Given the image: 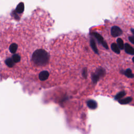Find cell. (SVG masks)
I'll use <instances>...</instances> for the list:
<instances>
[{
    "instance_id": "cell-1",
    "label": "cell",
    "mask_w": 134,
    "mask_h": 134,
    "mask_svg": "<svg viewBox=\"0 0 134 134\" xmlns=\"http://www.w3.org/2000/svg\"><path fill=\"white\" fill-rule=\"evenodd\" d=\"M36 12L20 24L0 21V76L27 77L34 52L41 47L37 40Z\"/></svg>"
},
{
    "instance_id": "cell-2",
    "label": "cell",
    "mask_w": 134,
    "mask_h": 134,
    "mask_svg": "<svg viewBox=\"0 0 134 134\" xmlns=\"http://www.w3.org/2000/svg\"><path fill=\"white\" fill-rule=\"evenodd\" d=\"M106 73L105 69L103 68H98L96 69V70L92 76V79L94 83L97 82L99 79L101 77H103Z\"/></svg>"
},
{
    "instance_id": "cell-3",
    "label": "cell",
    "mask_w": 134,
    "mask_h": 134,
    "mask_svg": "<svg viewBox=\"0 0 134 134\" xmlns=\"http://www.w3.org/2000/svg\"><path fill=\"white\" fill-rule=\"evenodd\" d=\"M91 35L96 39L97 42L99 43H100L104 48L107 49H108V47L107 43H106L105 41H104L103 37L100 34H99L98 33H96V32H93L92 33H91Z\"/></svg>"
},
{
    "instance_id": "cell-4",
    "label": "cell",
    "mask_w": 134,
    "mask_h": 134,
    "mask_svg": "<svg viewBox=\"0 0 134 134\" xmlns=\"http://www.w3.org/2000/svg\"><path fill=\"white\" fill-rule=\"evenodd\" d=\"M123 34V31L122 29L118 26H114L111 28V34L114 37H116L121 36Z\"/></svg>"
},
{
    "instance_id": "cell-5",
    "label": "cell",
    "mask_w": 134,
    "mask_h": 134,
    "mask_svg": "<svg viewBox=\"0 0 134 134\" xmlns=\"http://www.w3.org/2000/svg\"><path fill=\"white\" fill-rule=\"evenodd\" d=\"M124 49L127 53L131 55H134V48L130 44L126 43L124 45Z\"/></svg>"
},
{
    "instance_id": "cell-6",
    "label": "cell",
    "mask_w": 134,
    "mask_h": 134,
    "mask_svg": "<svg viewBox=\"0 0 134 134\" xmlns=\"http://www.w3.org/2000/svg\"><path fill=\"white\" fill-rule=\"evenodd\" d=\"M121 72L128 78H133L134 77V75L131 69H127L126 70H122L121 71Z\"/></svg>"
},
{
    "instance_id": "cell-7",
    "label": "cell",
    "mask_w": 134,
    "mask_h": 134,
    "mask_svg": "<svg viewBox=\"0 0 134 134\" xmlns=\"http://www.w3.org/2000/svg\"><path fill=\"white\" fill-rule=\"evenodd\" d=\"M90 45H91V47L92 49V50H93V51L96 54H98V50L97 48L95 40H94V39L92 38L91 39V40H90Z\"/></svg>"
},
{
    "instance_id": "cell-8",
    "label": "cell",
    "mask_w": 134,
    "mask_h": 134,
    "mask_svg": "<svg viewBox=\"0 0 134 134\" xmlns=\"http://www.w3.org/2000/svg\"><path fill=\"white\" fill-rule=\"evenodd\" d=\"M111 49H112V50H113V51H114L115 53H116L117 54L120 53L121 49H120V48L118 47L117 44L113 43L111 45Z\"/></svg>"
},
{
    "instance_id": "cell-9",
    "label": "cell",
    "mask_w": 134,
    "mask_h": 134,
    "mask_svg": "<svg viewBox=\"0 0 134 134\" xmlns=\"http://www.w3.org/2000/svg\"><path fill=\"white\" fill-rule=\"evenodd\" d=\"M87 104L88 107L91 109H95L97 106L96 102L93 100L89 101L87 103Z\"/></svg>"
},
{
    "instance_id": "cell-10",
    "label": "cell",
    "mask_w": 134,
    "mask_h": 134,
    "mask_svg": "<svg viewBox=\"0 0 134 134\" xmlns=\"http://www.w3.org/2000/svg\"><path fill=\"white\" fill-rule=\"evenodd\" d=\"M117 45L121 50H123L124 49V45L125 44H124V42L121 38H119L117 39Z\"/></svg>"
},
{
    "instance_id": "cell-11",
    "label": "cell",
    "mask_w": 134,
    "mask_h": 134,
    "mask_svg": "<svg viewBox=\"0 0 134 134\" xmlns=\"http://www.w3.org/2000/svg\"><path fill=\"white\" fill-rule=\"evenodd\" d=\"M82 75L84 78H87V76H88V70L87 68H85L83 69V70L82 71Z\"/></svg>"
},
{
    "instance_id": "cell-12",
    "label": "cell",
    "mask_w": 134,
    "mask_h": 134,
    "mask_svg": "<svg viewBox=\"0 0 134 134\" xmlns=\"http://www.w3.org/2000/svg\"><path fill=\"white\" fill-rule=\"evenodd\" d=\"M128 39H129V41H130V42L134 45V36L129 37Z\"/></svg>"
},
{
    "instance_id": "cell-13",
    "label": "cell",
    "mask_w": 134,
    "mask_h": 134,
    "mask_svg": "<svg viewBox=\"0 0 134 134\" xmlns=\"http://www.w3.org/2000/svg\"><path fill=\"white\" fill-rule=\"evenodd\" d=\"M131 32L132 33V34L134 35V29H133V28H132L131 29Z\"/></svg>"
},
{
    "instance_id": "cell-14",
    "label": "cell",
    "mask_w": 134,
    "mask_h": 134,
    "mask_svg": "<svg viewBox=\"0 0 134 134\" xmlns=\"http://www.w3.org/2000/svg\"><path fill=\"white\" fill-rule=\"evenodd\" d=\"M132 60H133V62L134 63V57L133 58V59H132Z\"/></svg>"
}]
</instances>
